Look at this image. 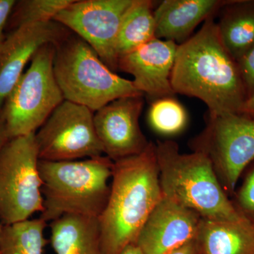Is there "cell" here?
<instances>
[{
    "mask_svg": "<svg viewBox=\"0 0 254 254\" xmlns=\"http://www.w3.org/2000/svg\"><path fill=\"white\" fill-rule=\"evenodd\" d=\"M195 241L199 254H254V224L201 218Z\"/></svg>",
    "mask_w": 254,
    "mask_h": 254,
    "instance_id": "2e32d148",
    "label": "cell"
},
{
    "mask_svg": "<svg viewBox=\"0 0 254 254\" xmlns=\"http://www.w3.org/2000/svg\"><path fill=\"white\" fill-rule=\"evenodd\" d=\"M154 1L133 0L122 21L117 40V54H128L156 38Z\"/></svg>",
    "mask_w": 254,
    "mask_h": 254,
    "instance_id": "d6986e66",
    "label": "cell"
},
{
    "mask_svg": "<svg viewBox=\"0 0 254 254\" xmlns=\"http://www.w3.org/2000/svg\"><path fill=\"white\" fill-rule=\"evenodd\" d=\"M155 153L164 196L207 220L235 221L245 218L229 199L204 153H182L173 141H157Z\"/></svg>",
    "mask_w": 254,
    "mask_h": 254,
    "instance_id": "3957f363",
    "label": "cell"
},
{
    "mask_svg": "<svg viewBox=\"0 0 254 254\" xmlns=\"http://www.w3.org/2000/svg\"><path fill=\"white\" fill-rule=\"evenodd\" d=\"M47 223L39 217L3 225L0 235V254H45Z\"/></svg>",
    "mask_w": 254,
    "mask_h": 254,
    "instance_id": "ffe728a7",
    "label": "cell"
},
{
    "mask_svg": "<svg viewBox=\"0 0 254 254\" xmlns=\"http://www.w3.org/2000/svg\"><path fill=\"white\" fill-rule=\"evenodd\" d=\"M200 220L198 214L163 195L136 244L144 254H168L195 240Z\"/></svg>",
    "mask_w": 254,
    "mask_h": 254,
    "instance_id": "5bb4252c",
    "label": "cell"
},
{
    "mask_svg": "<svg viewBox=\"0 0 254 254\" xmlns=\"http://www.w3.org/2000/svg\"><path fill=\"white\" fill-rule=\"evenodd\" d=\"M9 139L4 118L0 115V150Z\"/></svg>",
    "mask_w": 254,
    "mask_h": 254,
    "instance_id": "83f0119b",
    "label": "cell"
},
{
    "mask_svg": "<svg viewBox=\"0 0 254 254\" xmlns=\"http://www.w3.org/2000/svg\"><path fill=\"white\" fill-rule=\"evenodd\" d=\"M120 254H144L136 244L127 246Z\"/></svg>",
    "mask_w": 254,
    "mask_h": 254,
    "instance_id": "f1b7e54d",
    "label": "cell"
},
{
    "mask_svg": "<svg viewBox=\"0 0 254 254\" xmlns=\"http://www.w3.org/2000/svg\"><path fill=\"white\" fill-rule=\"evenodd\" d=\"M240 114L254 118V94L246 100Z\"/></svg>",
    "mask_w": 254,
    "mask_h": 254,
    "instance_id": "4316f807",
    "label": "cell"
},
{
    "mask_svg": "<svg viewBox=\"0 0 254 254\" xmlns=\"http://www.w3.org/2000/svg\"><path fill=\"white\" fill-rule=\"evenodd\" d=\"M109 196L98 218L103 254H120L138 235L163 198L155 143L114 162Z\"/></svg>",
    "mask_w": 254,
    "mask_h": 254,
    "instance_id": "7a4b0ae2",
    "label": "cell"
},
{
    "mask_svg": "<svg viewBox=\"0 0 254 254\" xmlns=\"http://www.w3.org/2000/svg\"><path fill=\"white\" fill-rule=\"evenodd\" d=\"M3 225L1 224V220H0V235H1V230H2Z\"/></svg>",
    "mask_w": 254,
    "mask_h": 254,
    "instance_id": "f546056e",
    "label": "cell"
},
{
    "mask_svg": "<svg viewBox=\"0 0 254 254\" xmlns=\"http://www.w3.org/2000/svg\"><path fill=\"white\" fill-rule=\"evenodd\" d=\"M214 17L178 46L172 87L175 94L202 100L211 116L240 114L247 93L238 64L222 44Z\"/></svg>",
    "mask_w": 254,
    "mask_h": 254,
    "instance_id": "6da1fadb",
    "label": "cell"
},
{
    "mask_svg": "<svg viewBox=\"0 0 254 254\" xmlns=\"http://www.w3.org/2000/svg\"><path fill=\"white\" fill-rule=\"evenodd\" d=\"M50 242L56 254H103L98 218L66 215L50 222Z\"/></svg>",
    "mask_w": 254,
    "mask_h": 254,
    "instance_id": "e0dca14e",
    "label": "cell"
},
{
    "mask_svg": "<svg viewBox=\"0 0 254 254\" xmlns=\"http://www.w3.org/2000/svg\"><path fill=\"white\" fill-rule=\"evenodd\" d=\"M229 0H165L155 9V37L180 46L200 23L218 12Z\"/></svg>",
    "mask_w": 254,
    "mask_h": 254,
    "instance_id": "9a60e30c",
    "label": "cell"
},
{
    "mask_svg": "<svg viewBox=\"0 0 254 254\" xmlns=\"http://www.w3.org/2000/svg\"><path fill=\"white\" fill-rule=\"evenodd\" d=\"M148 121L154 131L175 135L186 127L188 116L185 108L173 97L155 100L148 111Z\"/></svg>",
    "mask_w": 254,
    "mask_h": 254,
    "instance_id": "7402d4cb",
    "label": "cell"
},
{
    "mask_svg": "<svg viewBox=\"0 0 254 254\" xmlns=\"http://www.w3.org/2000/svg\"><path fill=\"white\" fill-rule=\"evenodd\" d=\"M114 162L106 155L71 161L40 160L47 222L66 215L99 218L104 210Z\"/></svg>",
    "mask_w": 254,
    "mask_h": 254,
    "instance_id": "277c9868",
    "label": "cell"
},
{
    "mask_svg": "<svg viewBox=\"0 0 254 254\" xmlns=\"http://www.w3.org/2000/svg\"><path fill=\"white\" fill-rule=\"evenodd\" d=\"M237 64L248 99L254 94V46Z\"/></svg>",
    "mask_w": 254,
    "mask_h": 254,
    "instance_id": "cb8c5ba5",
    "label": "cell"
},
{
    "mask_svg": "<svg viewBox=\"0 0 254 254\" xmlns=\"http://www.w3.org/2000/svg\"><path fill=\"white\" fill-rule=\"evenodd\" d=\"M53 67L64 100L94 113L118 98L143 95L132 81L108 68L96 52L74 33H68L55 45Z\"/></svg>",
    "mask_w": 254,
    "mask_h": 254,
    "instance_id": "5b68a950",
    "label": "cell"
},
{
    "mask_svg": "<svg viewBox=\"0 0 254 254\" xmlns=\"http://www.w3.org/2000/svg\"><path fill=\"white\" fill-rule=\"evenodd\" d=\"M190 145L210 159L224 190L233 192L241 175L254 160V118L207 114L204 129Z\"/></svg>",
    "mask_w": 254,
    "mask_h": 254,
    "instance_id": "ba28073f",
    "label": "cell"
},
{
    "mask_svg": "<svg viewBox=\"0 0 254 254\" xmlns=\"http://www.w3.org/2000/svg\"><path fill=\"white\" fill-rule=\"evenodd\" d=\"M16 1V0H0V43H3L6 38L5 28Z\"/></svg>",
    "mask_w": 254,
    "mask_h": 254,
    "instance_id": "d4e9b609",
    "label": "cell"
},
{
    "mask_svg": "<svg viewBox=\"0 0 254 254\" xmlns=\"http://www.w3.org/2000/svg\"><path fill=\"white\" fill-rule=\"evenodd\" d=\"M168 254H199L195 241L193 240Z\"/></svg>",
    "mask_w": 254,
    "mask_h": 254,
    "instance_id": "484cf974",
    "label": "cell"
},
{
    "mask_svg": "<svg viewBox=\"0 0 254 254\" xmlns=\"http://www.w3.org/2000/svg\"><path fill=\"white\" fill-rule=\"evenodd\" d=\"M143 95L123 97L94 114L95 131L104 155L113 162L140 154L149 145L139 125Z\"/></svg>",
    "mask_w": 254,
    "mask_h": 254,
    "instance_id": "8fae6325",
    "label": "cell"
},
{
    "mask_svg": "<svg viewBox=\"0 0 254 254\" xmlns=\"http://www.w3.org/2000/svg\"><path fill=\"white\" fill-rule=\"evenodd\" d=\"M237 210L254 224V167L246 177L237 195Z\"/></svg>",
    "mask_w": 254,
    "mask_h": 254,
    "instance_id": "603a6c76",
    "label": "cell"
},
{
    "mask_svg": "<svg viewBox=\"0 0 254 254\" xmlns=\"http://www.w3.org/2000/svg\"><path fill=\"white\" fill-rule=\"evenodd\" d=\"M74 0H21L16 1L6 26L11 31L24 25L54 21L56 15Z\"/></svg>",
    "mask_w": 254,
    "mask_h": 254,
    "instance_id": "44dd1931",
    "label": "cell"
},
{
    "mask_svg": "<svg viewBox=\"0 0 254 254\" xmlns=\"http://www.w3.org/2000/svg\"><path fill=\"white\" fill-rule=\"evenodd\" d=\"M133 0H74L55 22L73 32L96 52L112 71L118 70L117 40L120 25Z\"/></svg>",
    "mask_w": 254,
    "mask_h": 254,
    "instance_id": "30bf717a",
    "label": "cell"
},
{
    "mask_svg": "<svg viewBox=\"0 0 254 254\" xmlns=\"http://www.w3.org/2000/svg\"><path fill=\"white\" fill-rule=\"evenodd\" d=\"M69 32L55 22L24 25L9 32L0 54V115L25 66L42 46L56 45Z\"/></svg>",
    "mask_w": 254,
    "mask_h": 254,
    "instance_id": "7c38bea8",
    "label": "cell"
},
{
    "mask_svg": "<svg viewBox=\"0 0 254 254\" xmlns=\"http://www.w3.org/2000/svg\"><path fill=\"white\" fill-rule=\"evenodd\" d=\"M94 112L64 100L35 133L40 160L71 161L104 155Z\"/></svg>",
    "mask_w": 254,
    "mask_h": 254,
    "instance_id": "9c48e42d",
    "label": "cell"
},
{
    "mask_svg": "<svg viewBox=\"0 0 254 254\" xmlns=\"http://www.w3.org/2000/svg\"><path fill=\"white\" fill-rule=\"evenodd\" d=\"M217 28L225 49L238 63L254 46V0H229Z\"/></svg>",
    "mask_w": 254,
    "mask_h": 254,
    "instance_id": "ac0fdd59",
    "label": "cell"
},
{
    "mask_svg": "<svg viewBox=\"0 0 254 254\" xmlns=\"http://www.w3.org/2000/svg\"><path fill=\"white\" fill-rule=\"evenodd\" d=\"M55 44L42 46L8 98L1 115L9 138L36 133L64 100L55 78Z\"/></svg>",
    "mask_w": 254,
    "mask_h": 254,
    "instance_id": "8992f818",
    "label": "cell"
},
{
    "mask_svg": "<svg viewBox=\"0 0 254 254\" xmlns=\"http://www.w3.org/2000/svg\"><path fill=\"white\" fill-rule=\"evenodd\" d=\"M35 133L10 138L0 150V220L3 225L43 213Z\"/></svg>",
    "mask_w": 254,
    "mask_h": 254,
    "instance_id": "52a82bcc",
    "label": "cell"
},
{
    "mask_svg": "<svg viewBox=\"0 0 254 254\" xmlns=\"http://www.w3.org/2000/svg\"><path fill=\"white\" fill-rule=\"evenodd\" d=\"M178 45L155 38L118 60V70L133 76V85L150 100L173 97L172 71Z\"/></svg>",
    "mask_w": 254,
    "mask_h": 254,
    "instance_id": "4fadbf2b",
    "label": "cell"
},
{
    "mask_svg": "<svg viewBox=\"0 0 254 254\" xmlns=\"http://www.w3.org/2000/svg\"><path fill=\"white\" fill-rule=\"evenodd\" d=\"M3 43H0V54H1V48H2Z\"/></svg>",
    "mask_w": 254,
    "mask_h": 254,
    "instance_id": "4dcf8cb0",
    "label": "cell"
}]
</instances>
